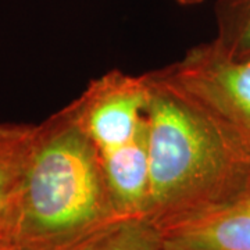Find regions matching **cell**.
<instances>
[{
	"mask_svg": "<svg viewBox=\"0 0 250 250\" xmlns=\"http://www.w3.org/2000/svg\"><path fill=\"white\" fill-rule=\"evenodd\" d=\"M147 78L146 218L161 229L235 192L250 174V149L160 70L149 71Z\"/></svg>",
	"mask_w": 250,
	"mask_h": 250,
	"instance_id": "1",
	"label": "cell"
},
{
	"mask_svg": "<svg viewBox=\"0 0 250 250\" xmlns=\"http://www.w3.org/2000/svg\"><path fill=\"white\" fill-rule=\"evenodd\" d=\"M118 217L100 154L70 103L38 124L11 243L64 250Z\"/></svg>",
	"mask_w": 250,
	"mask_h": 250,
	"instance_id": "2",
	"label": "cell"
},
{
	"mask_svg": "<svg viewBox=\"0 0 250 250\" xmlns=\"http://www.w3.org/2000/svg\"><path fill=\"white\" fill-rule=\"evenodd\" d=\"M160 72L250 149V57L227 56L210 41L188 49Z\"/></svg>",
	"mask_w": 250,
	"mask_h": 250,
	"instance_id": "3",
	"label": "cell"
},
{
	"mask_svg": "<svg viewBox=\"0 0 250 250\" xmlns=\"http://www.w3.org/2000/svg\"><path fill=\"white\" fill-rule=\"evenodd\" d=\"M149 103L147 72L132 75L120 70L92 80L71 102L75 117L99 153L131 142L146 125Z\"/></svg>",
	"mask_w": 250,
	"mask_h": 250,
	"instance_id": "4",
	"label": "cell"
},
{
	"mask_svg": "<svg viewBox=\"0 0 250 250\" xmlns=\"http://www.w3.org/2000/svg\"><path fill=\"white\" fill-rule=\"evenodd\" d=\"M161 232L171 250H250V174L224 200Z\"/></svg>",
	"mask_w": 250,
	"mask_h": 250,
	"instance_id": "5",
	"label": "cell"
},
{
	"mask_svg": "<svg viewBox=\"0 0 250 250\" xmlns=\"http://www.w3.org/2000/svg\"><path fill=\"white\" fill-rule=\"evenodd\" d=\"M99 154L117 213L125 217H146L150 189L147 118L131 142Z\"/></svg>",
	"mask_w": 250,
	"mask_h": 250,
	"instance_id": "6",
	"label": "cell"
},
{
	"mask_svg": "<svg viewBox=\"0 0 250 250\" xmlns=\"http://www.w3.org/2000/svg\"><path fill=\"white\" fill-rule=\"evenodd\" d=\"M38 124L0 123V243H11Z\"/></svg>",
	"mask_w": 250,
	"mask_h": 250,
	"instance_id": "7",
	"label": "cell"
},
{
	"mask_svg": "<svg viewBox=\"0 0 250 250\" xmlns=\"http://www.w3.org/2000/svg\"><path fill=\"white\" fill-rule=\"evenodd\" d=\"M161 229L146 217H118L64 250H164Z\"/></svg>",
	"mask_w": 250,
	"mask_h": 250,
	"instance_id": "8",
	"label": "cell"
},
{
	"mask_svg": "<svg viewBox=\"0 0 250 250\" xmlns=\"http://www.w3.org/2000/svg\"><path fill=\"white\" fill-rule=\"evenodd\" d=\"M215 38L223 53L235 59L250 57V0L215 1Z\"/></svg>",
	"mask_w": 250,
	"mask_h": 250,
	"instance_id": "9",
	"label": "cell"
},
{
	"mask_svg": "<svg viewBox=\"0 0 250 250\" xmlns=\"http://www.w3.org/2000/svg\"><path fill=\"white\" fill-rule=\"evenodd\" d=\"M172 1L177 3L178 6H182V7H193L197 4H202L205 0H172Z\"/></svg>",
	"mask_w": 250,
	"mask_h": 250,
	"instance_id": "10",
	"label": "cell"
},
{
	"mask_svg": "<svg viewBox=\"0 0 250 250\" xmlns=\"http://www.w3.org/2000/svg\"><path fill=\"white\" fill-rule=\"evenodd\" d=\"M0 250H21L13 243H0Z\"/></svg>",
	"mask_w": 250,
	"mask_h": 250,
	"instance_id": "11",
	"label": "cell"
},
{
	"mask_svg": "<svg viewBox=\"0 0 250 250\" xmlns=\"http://www.w3.org/2000/svg\"><path fill=\"white\" fill-rule=\"evenodd\" d=\"M164 250H171V249H167V248H164Z\"/></svg>",
	"mask_w": 250,
	"mask_h": 250,
	"instance_id": "12",
	"label": "cell"
}]
</instances>
